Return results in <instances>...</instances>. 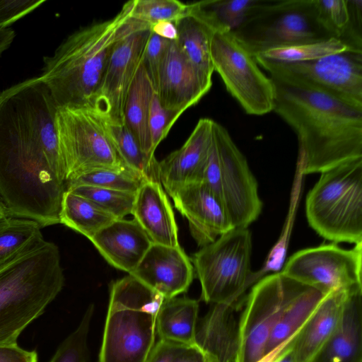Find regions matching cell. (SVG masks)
Wrapping results in <instances>:
<instances>
[{"label": "cell", "mask_w": 362, "mask_h": 362, "mask_svg": "<svg viewBox=\"0 0 362 362\" xmlns=\"http://www.w3.org/2000/svg\"><path fill=\"white\" fill-rule=\"evenodd\" d=\"M58 110L40 76L0 93V199L8 216L59 223L66 170L56 129Z\"/></svg>", "instance_id": "obj_1"}, {"label": "cell", "mask_w": 362, "mask_h": 362, "mask_svg": "<svg viewBox=\"0 0 362 362\" xmlns=\"http://www.w3.org/2000/svg\"><path fill=\"white\" fill-rule=\"evenodd\" d=\"M270 78L274 111L297 135L303 174L321 173L362 158V110L327 93Z\"/></svg>", "instance_id": "obj_2"}, {"label": "cell", "mask_w": 362, "mask_h": 362, "mask_svg": "<svg viewBox=\"0 0 362 362\" xmlns=\"http://www.w3.org/2000/svg\"><path fill=\"white\" fill-rule=\"evenodd\" d=\"M131 9L132 0L113 18L79 29L52 56L44 57L40 77L58 107L92 108L117 32Z\"/></svg>", "instance_id": "obj_3"}, {"label": "cell", "mask_w": 362, "mask_h": 362, "mask_svg": "<svg viewBox=\"0 0 362 362\" xmlns=\"http://www.w3.org/2000/svg\"><path fill=\"white\" fill-rule=\"evenodd\" d=\"M64 284L59 248L45 239L0 266V346L17 344Z\"/></svg>", "instance_id": "obj_4"}, {"label": "cell", "mask_w": 362, "mask_h": 362, "mask_svg": "<svg viewBox=\"0 0 362 362\" xmlns=\"http://www.w3.org/2000/svg\"><path fill=\"white\" fill-rule=\"evenodd\" d=\"M164 298L134 276L111 284L99 362H146Z\"/></svg>", "instance_id": "obj_5"}, {"label": "cell", "mask_w": 362, "mask_h": 362, "mask_svg": "<svg viewBox=\"0 0 362 362\" xmlns=\"http://www.w3.org/2000/svg\"><path fill=\"white\" fill-rule=\"evenodd\" d=\"M305 213L310 226L324 238L362 243V158L321 173L307 194Z\"/></svg>", "instance_id": "obj_6"}, {"label": "cell", "mask_w": 362, "mask_h": 362, "mask_svg": "<svg viewBox=\"0 0 362 362\" xmlns=\"http://www.w3.org/2000/svg\"><path fill=\"white\" fill-rule=\"evenodd\" d=\"M233 34L253 57L265 51L334 37L315 0H262Z\"/></svg>", "instance_id": "obj_7"}, {"label": "cell", "mask_w": 362, "mask_h": 362, "mask_svg": "<svg viewBox=\"0 0 362 362\" xmlns=\"http://www.w3.org/2000/svg\"><path fill=\"white\" fill-rule=\"evenodd\" d=\"M202 182L221 202L234 228H247L260 215L258 185L246 158L228 130L214 120Z\"/></svg>", "instance_id": "obj_8"}, {"label": "cell", "mask_w": 362, "mask_h": 362, "mask_svg": "<svg viewBox=\"0 0 362 362\" xmlns=\"http://www.w3.org/2000/svg\"><path fill=\"white\" fill-rule=\"evenodd\" d=\"M252 235L234 228L195 252L191 259L209 303L233 305L248 286L251 276Z\"/></svg>", "instance_id": "obj_9"}, {"label": "cell", "mask_w": 362, "mask_h": 362, "mask_svg": "<svg viewBox=\"0 0 362 362\" xmlns=\"http://www.w3.org/2000/svg\"><path fill=\"white\" fill-rule=\"evenodd\" d=\"M269 77L330 95L362 110V52L347 49L314 60L286 62L254 57Z\"/></svg>", "instance_id": "obj_10"}, {"label": "cell", "mask_w": 362, "mask_h": 362, "mask_svg": "<svg viewBox=\"0 0 362 362\" xmlns=\"http://www.w3.org/2000/svg\"><path fill=\"white\" fill-rule=\"evenodd\" d=\"M56 129L66 182L90 170L127 166L110 141L103 119L92 108L58 107Z\"/></svg>", "instance_id": "obj_11"}, {"label": "cell", "mask_w": 362, "mask_h": 362, "mask_svg": "<svg viewBox=\"0 0 362 362\" xmlns=\"http://www.w3.org/2000/svg\"><path fill=\"white\" fill-rule=\"evenodd\" d=\"M210 54L214 70L247 114L260 116L274 111L273 81L262 72L255 57L231 31H214Z\"/></svg>", "instance_id": "obj_12"}, {"label": "cell", "mask_w": 362, "mask_h": 362, "mask_svg": "<svg viewBox=\"0 0 362 362\" xmlns=\"http://www.w3.org/2000/svg\"><path fill=\"white\" fill-rule=\"evenodd\" d=\"M306 286L281 272L266 276L252 286L238 322L235 362H257L265 355L283 312Z\"/></svg>", "instance_id": "obj_13"}, {"label": "cell", "mask_w": 362, "mask_h": 362, "mask_svg": "<svg viewBox=\"0 0 362 362\" xmlns=\"http://www.w3.org/2000/svg\"><path fill=\"white\" fill-rule=\"evenodd\" d=\"M151 35V25L132 17L119 28L92 105L104 120L124 123L125 100Z\"/></svg>", "instance_id": "obj_14"}, {"label": "cell", "mask_w": 362, "mask_h": 362, "mask_svg": "<svg viewBox=\"0 0 362 362\" xmlns=\"http://www.w3.org/2000/svg\"><path fill=\"white\" fill-rule=\"evenodd\" d=\"M361 264L362 243L346 250L332 243L298 251L281 272L327 295L362 287Z\"/></svg>", "instance_id": "obj_15"}, {"label": "cell", "mask_w": 362, "mask_h": 362, "mask_svg": "<svg viewBox=\"0 0 362 362\" xmlns=\"http://www.w3.org/2000/svg\"><path fill=\"white\" fill-rule=\"evenodd\" d=\"M170 197L187 219L192 236L201 247L234 228L223 204L204 183L187 185Z\"/></svg>", "instance_id": "obj_16"}, {"label": "cell", "mask_w": 362, "mask_h": 362, "mask_svg": "<svg viewBox=\"0 0 362 362\" xmlns=\"http://www.w3.org/2000/svg\"><path fill=\"white\" fill-rule=\"evenodd\" d=\"M130 275L164 299H168L188 290L194 279V267L180 246L170 247L152 243Z\"/></svg>", "instance_id": "obj_17"}, {"label": "cell", "mask_w": 362, "mask_h": 362, "mask_svg": "<svg viewBox=\"0 0 362 362\" xmlns=\"http://www.w3.org/2000/svg\"><path fill=\"white\" fill-rule=\"evenodd\" d=\"M213 121L201 118L185 144L158 162L159 180L168 195L187 185L202 182L211 148Z\"/></svg>", "instance_id": "obj_18"}, {"label": "cell", "mask_w": 362, "mask_h": 362, "mask_svg": "<svg viewBox=\"0 0 362 362\" xmlns=\"http://www.w3.org/2000/svg\"><path fill=\"white\" fill-rule=\"evenodd\" d=\"M212 81L204 77L183 56L175 41L165 54L156 93L166 110L182 114L211 89Z\"/></svg>", "instance_id": "obj_19"}, {"label": "cell", "mask_w": 362, "mask_h": 362, "mask_svg": "<svg viewBox=\"0 0 362 362\" xmlns=\"http://www.w3.org/2000/svg\"><path fill=\"white\" fill-rule=\"evenodd\" d=\"M90 240L110 265L129 274L136 268L152 244L134 218L115 219Z\"/></svg>", "instance_id": "obj_20"}, {"label": "cell", "mask_w": 362, "mask_h": 362, "mask_svg": "<svg viewBox=\"0 0 362 362\" xmlns=\"http://www.w3.org/2000/svg\"><path fill=\"white\" fill-rule=\"evenodd\" d=\"M131 214L152 243L180 246L174 212L160 182L147 180L144 182L136 193Z\"/></svg>", "instance_id": "obj_21"}, {"label": "cell", "mask_w": 362, "mask_h": 362, "mask_svg": "<svg viewBox=\"0 0 362 362\" xmlns=\"http://www.w3.org/2000/svg\"><path fill=\"white\" fill-rule=\"evenodd\" d=\"M355 288L332 292L324 298L294 342L291 350L293 362L313 361L336 330L346 298Z\"/></svg>", "instance_id": "obj_22"}, {"label": "cell", "mask_w": 362, "mask_h": 362, "mask_svg": "<svg viewBox=\"0 0 362 362\" xmlns=\"http://www.w3.org/2000/svg\"><path fill=\"white\" fill-rule=\"evenodd\" d=\"M313 362H362V288L350 291L336 330Z\"/></svg>", "instance_id": "obj_23"}, {"label": "cell", "mask_w": 362, "mask_h": 362, "mask_svg": "<svg viewBox=\"0 0 362 362\" xmlns=\"http://www.w3.org/2000/svg\"><path fill=\"white\" fill-rule=\"evenodd\" d=\"M197 343L213 362H235L238 346V323L233 305L215 304L197 328Z\"/></svg>", "instance_id": "obj_24"}, {"label": "cell", "mask_w": 362, "mask_h": 362, "mask_svg": "<svg viewBox=\"0 0 362 362\" xmlns=\"http://www.w3.org/2000/svg\"><path fill=\"white\" fill-rule=\"evenodd\" d=\"M198 313L196 300L177 296L164 299L156 320L159 339L180 345L196 344Z\"/></svg>", "instance_id": "obj_25"}, {"label": "cell", "mask_w": 362, "mask_h": 362, "mask_svg": "<svg viewBox=\"0 0 362 362\" xmlns=\"http://www.w3.org/2000/svg\"><path fill=\"white\" fill-rule=\"evenodd\" d=\"M154 92L142 62L127 93L123 115L124 124L136 137L142 151L149 156H154L148 128Z\"/></svg>", "instance_id": "obj_26"}, {"label": "cell", "mask_w": 362, "mask_h": 362, "mask_svg": "<svg viewBox=\"0 0 362 362\" xmlns=\"http://www.w3.org/2000/svg\"><path fill=\"white\" fill-rule=\"evenodd\" d=\"M175 24L177 37L175 42L179 50L204 77L212 81L214 70L210 45L214 31L188 14L177 21Z\"/></svg>", "instance_id": "obj_27"}, {"label": "cell", "mask_w": 362, "mask_h": 362, "mask_svg": "<svg viewBox=\"0 0 362 362\" xmlns=\"http://www.w3.org/2000/svg\"><path fill=\"white\" fill-rule=\"evenodd\" d=\"M262 0H204L188 4V15L199 20L213 31L239 28Z\"/></svg>", "instance_id": "obj_28"}, {"label": "cell", "mask_w": 362, "mask_h": 362, "mask_svg": "<svg viewBox=\"0 0 362 362\" xmlns=\"http://www.w3.org/2000/svg\"><path fill=\"white\" fill-rule=\"evenodd\" d=\"M116 218L90 200L66 189L59 213V223L89 240Z\"/></svg>", "instance_id": "obj_29"}, {"label": "cell", "mask_w": 362, "mask_h": 362, "mask_svg": "<svg viewBox=\"0 0 362 362\" xmlns=\"http://www.w3.org/2000/svg\"><path fill=\"white\" fill-rule=\"evenodd\" d=\"M326 296L307 286L285 308L271 333L265 354L300 331Z\"/></svg>", "instance_id": "obj_30"}, {"label": "cell", "mask_w": 362, "mask_h": 362, "mask_svg": "<svg viewBox=\"0 0 362 362\" xmlns=\"http://www.w3.org/2000/svg\"><path fill=\"white\" fill-rule=\"evenodd\" d=\"M103 122L107 136L124 165L147 180L160 182L158 161L154 156H149L142 151L124 123H110L104 119Z\"/></svg>", "instance_id": "obj_31"}, {"label": "cell", "mask_w": 362, "mask_h": 362, "mask_svg": "<svg viewBox=\"0 0 362 362\" xmlns=\"http://www.w3.org/2000/svg\"><path fill=\"white\" fill-rule=\"evenodd\" d=\"M34 220L8 216L0 221V266L35 243L44 239Z\"/></svg>", "instance_id": "obj_32"}, {"label": "cell", "mask_w": 362, "mask_h": 362, "mask_svg": "<svg viewBox=\"0 0 362 362\" xmlns=\"http://www.w3.org/2000/svg\"><path fill=\"white\" fill-rule=\"evenodd\" d=\"M146 180L145 177L127 166L119 169H97L66 182V189L76 185H89L136 193Z\"/></svg>", "instance_id": "obj_33"}, {"label": "cell", "mask_w": 362, "mask_h": 362, "mask_svg": "<svg viewBox=\"0 0 362 362\" xmlns=\"http://www.w3.org/2000/svg\"><path fill=\"white\" fill-rule=\"evenodd\" d=\"M347 49H349L343 41L337 37H331L325 40L272 49L255 56L279 62H298L317 59Z\"/></svg>", "instance_id": "obj_34"}, {"label": "cell", "mask_w": 362, "mask_h": 362, "mask_svg": "<svg viewBox=\"0 0 362 362\" xmlns=\"http://www.w3.org/2000/svg\"><path fill=\"white\" fill-rule=\"evenodd\" d=\"M66 189L90 200L116 219L124 218L132 214L136 195L89 185H76Z\"/></svg>", "instance_id": "obj_35"}, {"label": "cell", "mask_w": 362, "mask_h": 362, "mask_svg": "<svg viewBox=\"0 0 362 362\" xmlns=\"http://www.w3.org/2000/svg\"><path fill=\"white\" fill-rule=\"evenodd\" d=\"M187 14V4L177 0H132L130 17L151 25L164 21L176 22Z\"/></svg>", "instance_id": "obj_36"}, {"label": "cell", "mask_w": 362, "mask_h": 362, "mask_svg": "<svg viewBox=\"0 0 362 362\" xmlns=\"http://www.w3.org/2000/svg\"><path fill=\"white\" fill-rule=\"evenodd\" d=\"M93 313L94 306L90 305L78 327L58 347L52 362H88V336Z\"/></svg>", "instance_id": "obj_37"}, {"label": "cell", "mask_w": 362, "mask_h": 362, "mask_svg": "<svg viewBox=\"0 0 362 362\" xmlns=\"http://www.w3.org/2000/svg\"><path fill=\"white\" fill-rule=\"evenodd\" d=\"M318 15L332 35L339 40L345 33L350 20L347 0H315Z\"/></svg>", "instance_id": "obj_38"}, {"label": "cell", "mask_w": 362, "mask_h": 362, "mask_svg": "<svg viewBox=\"0 0 362 362\" xmlns=\"http://www.w3.org/2000/svg\"><path fill=\"white\" fill-rule=\"evenodd\" d=\"M182 114L164 108L154 92L151 104L148 128L152 150L155 152L158 144L166 137L170 129Z\"/></svg>", "instance_id": "obj_39"}, {"label": "cell", "mask_w": 362, "mask_h": 362, "mask_svg": "<svg viewBox=\"0 0 362 362\" xmlns=\"http://www.w3.org/2000/svg\"><path fill=\"white\" fill-rule=\"evenodd\" d=\"M170 42L151 33L145 49L142 62L156 92L160 69Z\"/></svg>", "instance_id": "obj_40"}, {"label": "cell", "mask_w": 362, "mask_h": 362, "mask_svg": "<svg viewBox=\"0 0 362 362\" xmlns=\"http://www.w3.org/2000/svg\"><path fill=\"white\" fill-rule=\"evenodd\" d=\"M45 0H0V30L33 11Z\"/></svg>", "instance_id": "obj_41"}, {"label": "cell", "mask_w": 362, "mask_h": 362, "mask_svg": "<svg viewBox=\"0 0 362 362\" xmlns=\"http://www.w3.org/2000/svg\"><path fill=\"white\" fill-rule=\"evenodd\" d=\"M347 1L350 20L341 40L349 49L362 52V1L347 0Z\"/></svg>", "instance_id": "obj_42"}, {"label": "cell", "mask_w": 362, "mask_h": 362, "mask_svg": "<svg viewBox=\"0 0 362 362\" xmlns=\"http://www.w3.org/2000/svg\"><path fill=\"white\" fill-rule=\"evenodd\" d=\"M35 351H28L18 344L0 346V362H37Z\"/></svg>", "instance_id": "obj_43"}, {"label": "cell", "mask_w": 362, "mask_h": 362, "mask_svg": "<svg viewBox=\"0 0 362 362\" xmlns=\"http://www.w3.org/2000/svg\"><path fill=\"white\" fill-rule=\"evenodd\" d=\"M181 345L159 339L146 362H173Z\"/></svg>", "instance_id": "obj_44"}, {"label": "cell", "mask_w": 362, "mask_h": 362, "mask_svg": "<svg viewBox=\"0 0 362 362\" xmlns=\"http://www.w3.org/2000/svg\"><path fill=\"white\" fill-rule=\"evenodd\" d=\"M173 362H213L209 355L197 344L181 345Z\"/></svg>", "instance_id": "obj_45"}, {"label": "cell", "mask_w": 362, "mask_h": 362, "mask_svg": "<svg viewBox=\"0 0 362 362\" xmlns=\"http://www.w3.org/2000/svg\"><path fill=\"white\" fill-rule=\"evenodd\" d=\"M151 33L170 41L177 37V30L174 21H160L151 25Z\"/></svg>", "instance_id": "obj_46"}, {"label": "cell", "mask_w": 362, "mask_h": 362, "mask_svg": "<svg viewBox=\"0 0 362 362\" xmlns=\"http://www.w3.org/2000/svg\"><path fill=\"white\" fill-rule=\"evenodd\" d=\"M301 330V329H300ZM300 331L294 334L287 340L281 343L279 346L274 348L273 350L265 354L257 362H275L282 355L291 350L294 344V342L300 333Z\"/></svg>", "instance_id": "obj_47"}, {"label": "cell", "mask_w": 362, "mask_h": 362, "mask_svg": "<svg viewBox=\"0 0 362 362\" xmlns=\"http://www.w3.org/2000/svg\"><path fill=\"white\" fill-rule=\"evenodd\" d=\"M15 35V32L11 28L0 30V56L9 47Z\"/></svg>", "instance_id": "obj_48"}, {"label": "cell", "mask_w": 362, "mask_h": 362, "mask_svg": "<svg viewBox=\"0 0 362 362\" xmlns=\"http://www.w3.org/2000/svg\"><path fill=\"white\" fill-rule=\"evenodd\" d=\"M291 350H289L286 354L282 355L279 358H278L275 362H293L292 356H291Z\"/></svg>", "instance_id": "obj_49"}, {"label": "cell", "mask_w": 362, "mask_h": 362, "mask_svg": "<svg viewBox=\"0 0 362 362\" xmlns=\"http://www.w3.org/2000/svg\"><path fill=\"white\" fill-rule=\"evenodd\" d=\"M7 211L1 200L0 199V221L8 217Z\"/></svg>", "instance_id": "obj_50"}, {"label": "cell", "mask_w": 362, "mask_h": 362, "mask_svg": "<svg viewBox=\"0 0 362 362\" xmlns=\"http://www.w3.org/2000/svg\"><path fill=\"white\" fill-rule=\"evenodd\" d=\"M49 362H52L51 360Z\"/></svg>", "instance_id": "obj_51"}]
</instances>
